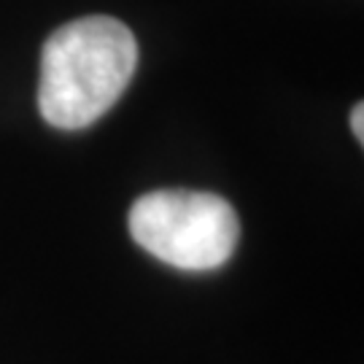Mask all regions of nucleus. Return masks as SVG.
Segmentation results:
<instances>
[{"instance_id":"f03ea898","label":"nucleus","mask_w":364,"mask_h":364,"mask_svg":"<svg viewBox=\"0 0 364 364\" xmlns=\"http://www.w3.org/2000/svg\"><path fill=\"white\" fill-rule=\"evenodd\" d=\"M130 235L159 262L200 273L216 270L232 257L240 240V219L219 195L159 189L132 203Z\"/></svg>"},{"instance_id":"7ed1b4c3","label":"nucleus","mask_w":364,"mask_h":364,"mask_svg":"<svg viewBox=\"0 0 364 364\" xmlns=\"http://www.w3.org/2000/svg\"><path fill=\"white\" fill-rule=\"evenodd\" d=\"M351 130L356 135V141L364 144V105L356 103V108L351 111Z\"/></svg>"},{"instance_id":"f257e3e1","label":"nucleus","mask_w":364,"mask_h":364,"mask_svg":"<svg viewBox=\"0 0 364 364\" xmlns=\"http://www.w3.org/2000/svg\"><path fill=\"white\" fill-rule=\"evenodd\" d=\"M138 68V41L114 16H84L57 27L43 43L41 117L57 130H84L108 114Z\"/></svg>"}]
</instances>
